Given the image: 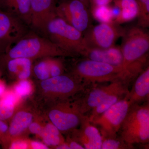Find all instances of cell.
<instances>
[{
    "mask_svg": "<svg viewBox=\"0 0 149 149\" xmlns=\"http://www.w3.org/2000/svg\"><path fill=\"white\" fill-rule=\"evenodd\" d=\"M8 67L9 70L17 74L19 79L24 80L31 74L32 62L30 59L25 58H12L8 62Z\"/></svg>",
    "mask_w": 149,
    "mask_h": 149,
    "instance_id": "obj_20",
    "label": "cell"
},
{
    "mask_svg": "<svg viewBox=\"0 0 149 149\" xmlns=\"http://www.w3.org/2000/svg\"><path fill=\"white\" fill-rule=\"evenodd\" d=\"M28 128L31 133L37 135H41L43 130L41 125L36 123H31Z\"/></svg>",
    "mask_w": 149,
    "mask_h": 149,
    "instance_id": "obj_30",
    "label": "cell"
},
{
    "mask_svg": "<svg viewBox=\"0 0 149 149\" xmlns=\"http://www.w3.org/2000/svg\"><path fill=\"white\" fill-rule=\"evenodd\" d=\"M40 136L42 137L44 142L49 146H58L61 144L64 143L61 135L47 133L43 130Z\"/></svg>",
    "mask_w": 149,
    "mask_h": 149,
    "instance_id": "obj_27",
    "label": "cell"
},
{
    "mask_svg": "<svg viewBox=\"0 0 149 149\" xmlns=\"http://www.w3.org/2000/svg\"><path fill=\"white\" fill-rule=\"evenodd\" d=\"M118 133L120 139L130 145L148 143L149 102L131 106Z\"/></svg>",
    "mask_w": 149,
    "mask_h": 149,
    "instance_id": "obj_1",
    "label": "cell"
},
{
    "mask_svg": "<svg viewBox=\"0 0 149 149\" xmlns=\"http://www.w3.org/2000/svg\"><path fill=\"white\" fill-rule=\"evenodd\" d=\"M32 115L27 111L18 112L11 123L9 131L12 136H16L29 127L32 123Z\"/></svg>",
    "mask_w": 149,
    "mask_h": 149,
    "instance_id": "obj_21",
    "label": "cell"
},
{
    "mask_svg": "<svg viewBox=\"0 0 149 149\" xmlns=\"http://www.w3.org/2000/svg\"><path fill=\"white\" fill-rule=\"evenodd\" d=\"M20 19L0 7V51L8 50L12 44L24 37L26 28Z\"/></svg>",
    "mask_w": 149,
    "mask_h": 149,
    "instance_id": "obj_10",
    "label": "cell"
},
{
    "mask_svg": "<svg viewBox=\"0 0 149 149\" xmlns=\"http://www.w3.org/2000/svg\"><path fill=\"white\" fill-rule=\"evenodd\" d=\"M135 148L133 145L124 142L120 137H108L102 138L101 149H132Z\"/></svg>",
    "mask_w": 149,
    "mask_h": 149,
    "instance_id": "obj_23",
    "label": "cell"
},
{
    "mask_svg": "<svg viewBox=\"0 0 149 149\" xmlns=\"http://www.w3.org/2000/svg\"><path fill=\"white\" fill-rule=\"evenodd\" d=\"M0 7L18 17L31 24L30 0H0Z\"/></svg>",
    "mask_w": 149,
    "mask_h": 149,
    "instance_id": "obj_17",
    "label": "cell"
},
{
    "mask_svg": "<svg viewBox=\"0 0 149 149\" xmlns=\"http://www.w3.org/2000/svg\"><path fill=\"white\" fill-rule=\"evenodd\" d=\"M128 87V85L125 86L111 93L97 106L93 109L90 112V115L88 116L90 121L92 122L116 103L124 98L129 93Z\"/></svg>",
    "mask_w": 149,
    "mask_h": 149,
    "instance_id": "obj_19",
    "label": "cell"
},
{
    "mask_svg": "<svg viewBox=\"0 0 149 149\" xmlns=\"http://www.w3.org/2000/svg\"><path fill=\"white\" fill-rule=\"evenodd\" d=\"M31 146L34 149H47L48 147L45 144L39 142L33 141L31 143Z\"/></svg>",
    "mask_w": 149,
    "mask_h": 149,
    "instance_id": "obj_33",
    "label": "cell"
},
{
    "mask_svg": "<svg viewBox=\"0 0 149 149\" xmlns=\"http://www.w3.org/2000/svg\"><path fill=\"white\" fill-rule=\"evenodd\" d=\"M92 8V15L97 21L100 23L113 22L111 7L107 6H98Z\"/></svg>",
    "mask_w": 149,
    "mask_h": 149,
    "instance_id": "obj_22",
    "label": "cell"
},
{
    "mask_svg": "<svg viewBox=\"0 0 149 149\" xmlns=\"http://www.w3.org/2000/svg\"><path fill=\"white\" fill-rule=\"evenodd\" d=\"M129 93L91 122L100 127L102 138L117 136L123 121L132 105L128 99Z\"/></svg>",
    "mask_w": 149,
    "mask_h": 149,
    "instance_id": "obj_6",
    "label": "cell"
},
{
    "mask_svg": "<svg viewBox=\"0 0 149 149\" xmlns=\"http://www.w3.org/2000/svg\"><path fill=\"white\" fill-rule=\"evenodd\" d=\"M79 1L83 3L88 8L91 3V0H79Z\"/></svg>",
    "mask_w": 149,
    "mask_h": 149,
    "instance_id": "obj_36",
    "label": "cell"
},
{
    "mask_svg": "<svg viewBox=\"0 0 149 149\" xmlns=\"http://www.w3.org/2000/svg\"><path fill=\"white\" fill-rule=\"evenodd\" d=\"M8 128L7 125L0 120V131L2 133H5L7 131Z\"/></svg>",
    "mask_w": 149,
    "mask_h": 149,
    "instance_id": "obj_35",
    "label": "cell"
},
{
    "mask_svg": "<svg viewBox=\"0 0 149 149\" xmlns=\"http://www.w3.org/2000/svg\"><path fill=\"white\" fill-rule=\"evenodd\" d=\"M31 24L45 34L48 23L57 16L55 0H30Z\"/></svg>",
    "mask_w": 149,
    "mask_h": 149,
    "instance_id": "obj_13",
    "label": "cell"
},
{
    "mask_svg": "<svg viewBox=\"0 0 149 149\" xmlns=\"http://www.w3.org/2000/svg\"><path fill=\"white\" fill-rule=\"evenodd\" d=\"M49 68L51 77L61 74L62 66L61 63L58 61L49 59Z\"/></svg>",
    "mask_w": 149,
    "mask_h": 149,
    "instance_id": "obj_29",
    "label": "cell"
},
{
    "mask_svg": "<svg viewBox=\"0 0 149 149\" xmlns=\"http://www.w3.org/2000/svg\"><path fill=\"white\" fill-rule=\"evenodd\" d=\"M125 31L114 22L100 23L87 31L84 40L87 47L107 49L114 46L116 40L123 37Z\"/></svg>",
    "mask_w": 149,
    "mask_h": 149,
    "instance_id": "obj_7",
    "label": "cell"
},
{
    "mask_svg": "<svg viewBox=\"0 0 149 149\" xmlns=\"http://www.w3.org/2000/svg\"><path fill=\"white\" fill-rule=\"evenodd\" d=\"M8 51V56L10 59L25 58L31 59L42 57L73 56L48 38L35 36L22 37Z\"/></svg>",
    "mask_w": 149,
    "mask_h": 149,
    "instance_id": "obj_3",
    "label": "cell"
},
{
    "mask_svg": "<svg viewBox=\"0 0 149 149\" xmlns=\"http://www.w3.org/2000/svg\"><path fill=\"white\" fill-rule=\"evenodd\" d=\"M57 16L80 32L87 30L90 23L88 7L79 0H62L56 6Z\"/></svg>",
    "mask_w": 149,
    "mask_h": 149,
    "instance_id": "obj_8",
    "label": "cell"
},
{
    "mask_svg": "<svg viewBox=\"0 0 149 149\" xmlns=\"http://www.w3.org/2000/svg\"><path fill=\"white\" fill-rule=\"evenodd\" d=\"M15 103L4 97L0 100V120L8 119L13 114Z\"/></svg>",
    "mask_w": 149,
    "mask_h": 149,
    "instance_id": "obj_25",
    "label": "cell"
},
{
    "mask_svg": "<svg viewBox=\"0 0 149 149\" xmlns=\"http://www.w3.org/2000/svg\"><path fill=\"white\" fill-rule=\"evenodd\" d=\"M82 55L92 60L123 67V56L120 47L117 46L107 49L87 47Z\"/></svg>",
    "mask_w": 149,
    "mask_h": 149,
    "instance_id": "obj_15",
    "label": "cell"
},
{
    "mask_svg": "<svg viewBox=\"0 0 149 149\" xmlns=\"http://www.w3.org/2000/svg\"><path fill=\"white\" fill-rule=\"evenodd\" d=\"M79 128L73 130L74 141L84 147L85 149H101L102 138L98 128L90 121L85 115Z\"/></svg>",
    "mask_w": 149,
    "mask_h": 149,
    "instance_id": "obj_14",
    "label": "cell"
},
{
    "mask_svg": "<svg viewBox=\"0 0 149 149\" xmlns=\"http://www.w3.org/2000/svg\"><path fill=\"white\" fill-rule=\"evenodd\" d=\"M114 4L120 8V15L114 20L118 24L129 22L138 17L139 5L137 0H113Z\"/></svg>",
    "mask_w": 149,
    "mask_h": 149,
    "instance_id": "obj_18",
    "label": "cell"
},
{
    "mask_svg": "<svg viewBox=\"0 0 149 149\" xmlns=\"http://www.w3.org/2000/svg\"><path fill=\"white\" fill-rule=\"evenodd\" d=\"M139 5L138 26L145 28L149 26V0H137Z\"/></svg>",
    "mask_w": 149,
    "mask_h": 149,
    "instance_id": "obj_24",
    "label": "cell"
},
{
    "mask_svg": "<svg viewBox=\"0 0 149 149\" xmlns=\"http://www.w3.org/2000/svg\"><path fill=\"white\" fill-rule=\"evenodd\" d=\"M74 72L75 77L86 85L110 83L119 78L129 77L127 70L122 66H115L88 58L78 63Z\"/></svg>",
    "mask_w": 149,
    "mask_h": 149,
    "instance_id": "obj_4",
    "label": "cell"
},
{
    "mask_svg": "<svg viewBox=\"0 0 149 149\" xmlns=\"http://www.w3.org/2000/svg\"><path fill=\"white\" fill-rule=\"evenodd\" d=\"M113 0H91V7L98 6H107Z\"/></svg>",
    "mask_w": 149,
    "mask_h": 149,
    "instance_id": "obj_32",
    "label": "cell"
},
{
    "mask_svg": "<svg viewBox=\"0 0 149 149\" xmlns=\"http://www.w3.org/2000/svg\"><path fill=\"white\" fill-rule=\"evenodd\" d=\"M15 93L17 95L20 97H24L28 95L32 91L31 83L28 80H22L15 86Z\"/></svg>",
    "mask_w": 149,
    "mask_h": 149,
    "instance_id": "obj_28",
    "label": "cell"
},
{
    "mask_svg": "<svg viewBox=\"0 0 149 149\" xmlns=\"http://www.w3.org/2000/svg\"><path fill=\"white\" fill-rule=\"evenodd\" d=\"M85 115L80 112L76 104L72 107L62 104L50 111L49 118L60 131L68 132L78 128Z\"/></svg>",
    "mask_w": 149,
    "mask_h": 149,
    "instance_id": "obj_11",
    "label": "cell"
},
{
    "mask_svg": "<svg viewBox=\"0 0 149 149\" xmlns=\"http://www.w3.org/2000/svg\"><path fill=\"white\" fill-rule=\"evenodd\" d=\"M132 79L130 77L119 78L110 82L108 85L94 88L87 91L83 98L76 103L80 112L84 115L90 112L111 94L128 86Z\"/></svg>",
    "mask_w": 149,
    "mask_h": 149,
    "instance_id": "obj_9",
    "label": "cell"
},
{
    "mask_svg": "<svg viewBox=\"0 0 149 149\" xmlns=\"http://www.w3.org/2000/svg\"><path fill=\"white\" fill-rule=\"evenodd\" d=\"M85 86L76 77L74 79L62 74L49 77L41 83V86L45 91L61 97L71 95L84 90Z\"/></svg>",
    "mask_w": 149,
    "mask_h": 149,
    "instance_id": "obj_12",
    "label": "cell"
},
{
    "mask_svg": "<svg viewBox=\"0 0 149 149\" xmlns=\"http://www.w3.org/2000/svg\"><path fill=\"white\" fill-rule=\"evenodd\" d=\"M120 49L123 56V67L126 70L130 65L148 54L149 35L144 28L135 26L125 31Z\"/></svg>",
    "mask_w": 149,
    "mask_h": 149,
    "instance_id": "obj_5",
    "label": "cell"
},
{
    "mask_svg": "<svg viewBox=\"0 0 149 149\" xmlns=\"http://www.w3.org/2000/svg\"><path fill=\"white\" fill-rule=\"evenodd\" d=\"M128 99L132 105L149 102V66L143 70L136 78L131 91H129Z\"/></svg>",
    "mask_w": 149,
    "mask_h": 149,
    "instance_id": "obj_16",
    "label": "cell"
},
{
    "mask_svg": "<svg viewBox=\"0 0 149 149\" xmlns=\"http://www.w3.org/2000/svg\"><path fill=\"white\" fill-rule=\"evenodd\" d=\"M60 1H62V0H60Z\"/></svg>",
    "mask_w": 149,
    "mask_h": 149,
    "instance_id": "obj_38",
    "label": "cell"
},
{
    "mask_svg": "<svg viewBox=\"0 0 149 149\" xmlns=\"http://www.w3.org/2000/svg\"><path fill=\"white\" fill-rule=\"evenodd\" d=\"M45 35L53 42L72 55H82L87 47L82 32L56 16L48 23Z\"/></svg>",
    "mask_w": 149,
    "mask_h": 149,
    "instance_id": "obj_2",
    "label": "cell"
},
{
    "mask_svg": "<svg viewBox=\"0 0 149 149\" xmlns=\"http://www.w3.org/2000/svg\"><path fill=\"white\" fill-rule=\"evenodd\" d=\"M68 145L70 149H85L82 145L75 141H71Z\"/></svg>",
    "mask_w": 149,
    "mask_h": 149,
    "instance_id": "obj_34",
    "label": "cell"
},
{
    "mask_svg": "<svg viewBox=\"0 0 149 149\" xmlns=\"http://www.w3.org/2000/svg\"><path fill=\"white\" fill-rule=\"evenodd\" d=\"M35 75L39 79L45 80L50 77L49 59L40 62L35 65L34 69Z\"/></svg>",
    "mask_w": 149,
    "mask_h": 149,
    "instance_id": "obj_26",
    "label": "cell"
},
{
    "mask_svg": "<svg viewBox=\"0 0 149 149\" xmlns=\"http://www.w3.org/2000/svg\"><path fill=\"white\" fill-rule=\"evenodd\" d=\"M5 91V87L4 85L0 83V96Z\"/></svg>",
    "mask_w": 149,
    "mask_h": 149,
    "instance_id": "obj_37",
    "label": "cell"
},
{
    "mask_svg": "<svg viewBox=\"0 0 149 149\" xmlns=\"http://www.w3.org/2000/svg\"><path fill=\"white\" fill-rule=\"evenodd\" d=\"M28 148V145L23 141H16L14 142L10 146L11 149H25Z\"/></svg>",
    "mask_w": 149,
    "mask_h": 149,
    "instance_id": "obj_31",
    "label": "cell"
}]
</instances>
